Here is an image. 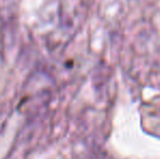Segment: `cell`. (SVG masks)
<instances>
[]
</instances>
